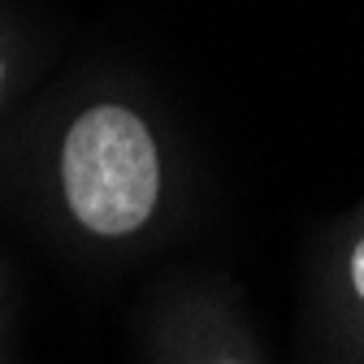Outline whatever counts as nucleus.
Returning <instances> with one entry per match:
<instances>
[{
    "label": "nucleus",
    "mask_w": 364,
    "mask_h": 364,
    "mask_svg": "<svg viewBox=\"0 0 364 364\" xmlns=\"http://www.w3.org/2000/svg\"><path fill=\"white\" fill-rule=\"evenodd\" d=\"M65 196L96 235L139 230L156 204V148L148 126L126 109H91L65 139Z\"/></svg>",
    "instance_id": "obj_1"
},
{
    "label": "nucleus",
    "mask_w": 364,
    "mask_h": 364,
    "mask_svg": "<svg viewBox=\"0 0 364 364\" xmlns=\"http://www.w3.org/2000/svg\"><path fill=\"white\" fill-rule=\"evenodd\" d=\"M351 282H355V291L364 295V243H360L355 256H351Z\"/></svg>",
    "instance_id": "obj_2"
}]
</instances>
